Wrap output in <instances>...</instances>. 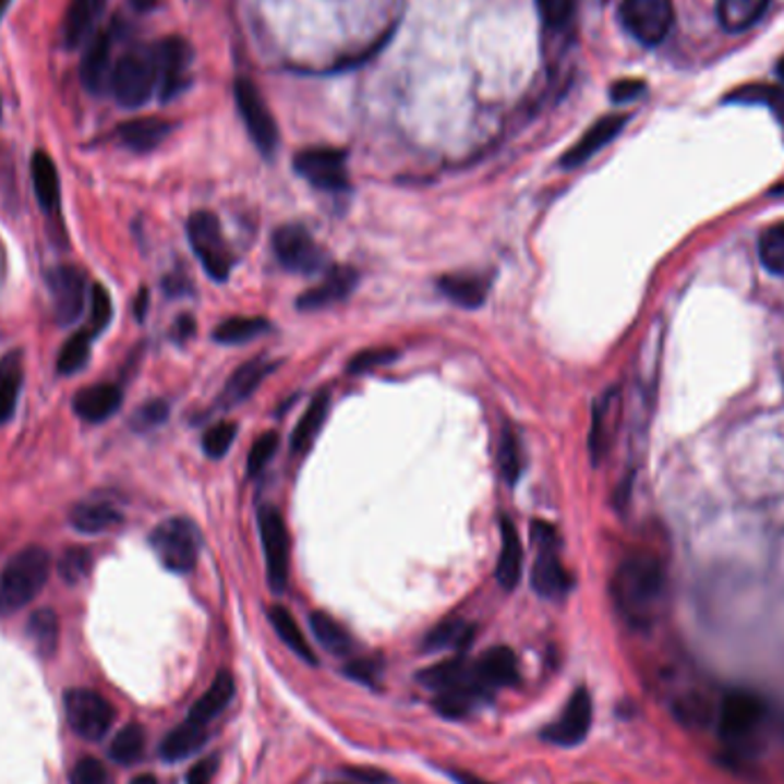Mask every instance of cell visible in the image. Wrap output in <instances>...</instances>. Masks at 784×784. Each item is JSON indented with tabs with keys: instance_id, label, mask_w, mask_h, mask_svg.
I'll use <instances>...</instances> for the list:
<instances>
[{
	"instance_id": "obj_1",
	"label": "cell",
	"mask_w": 784,
	"mask_h": 784,
	"mask_svg": "<svg viewBox=\"0 0 784 784\" xmlns=\"http://www.w3.org/2000/svg\"><path fill=\"white\" fill-rule=\"evenodd\" d=\"M613 601L631 629H649L665 603V571L654 555L626 557L613 576Z\"/></svg>"
},
{
	"instance_id": "obj_2",
	"label": "cell",
	"mask_w": 784,
	"mask_h": 784,
	"mask_svg": "<svg viewBox=\"0 0 784 784\" xmlns=\"http://www.w3.org/2000/svg\"><path fill=\"white\" fill-rule=\"evenodd\" d=\"M51 576V555L41 546H26L10 557L0 574V617L26 608L47 586Z\"/></svg>"
},
{
	"instance_id": "obj_3",
	"label": "cell",
	"mask_w": 784,
	"mask_h": 784,
	"mask_svg": "<svg viewBox=\"0 0 784 784\" xmlns=\"http://www.w3.org/2000/svg\"><path fill=\"white\" fill-rule=\"evenodd\" d=\"M159 83V72L152 51L124 53L110 72L108 89L122 108H141L149 101Z\"/></svg>"
},
{
	"instance_id": "obj_4",
	"label": "cell",
	"mask_w": 784,
	"mask_h": 784,
	"mask_svg": "<svg viewBox=\"0 0 784 784\" xmlns=\"http://www.w3.org/2000/svg\"><path fill=\"white\" fill-rule=\"evenodd\" d=\"M149 546L168 571L191 574L197 565L200 532L193 521L184 517H172L152 530Z\"/></svg>"
},
{
	"instance_id": "obj_5",
	"label": "cell",
	"mask_w": 784,
	"mask_h": 784,
	"mask_svg": "<svg viewBox=\"0 0 784 784\" xmlns=\"http://www.w3.org/2000/svg\"><path fill=\"white\" fill-rule=\"evenodd\" d=\"M186 234L191 241V249L200 264L205 266L207 276L216 282H226L232 274L234 255L230 245L222 237V228L218 218L212 212H195L186 222Z\"/></svg>"
},
{
	"instance_id": "obj_6",
	"label": "cell",
	"mask_w": 784,
	"mask_h": 784,
	"mask_svg": "<svg viewBox=\"0 0 784 784\" xmlns=\"http://www.w3.org/2000/svg\"><path fill=\"white\" fill-rule=\"evenodd\" d=\"M767 719V704L748 690H732L719 707V732L729 748H746Z\"/></svg>"
},
{
	"instance_id": "obj_7",
	"label": "cell",
	"mask_w": 784,
	"mask_h": 784,
	"mask_svg": "<svg viewBox=\"0 0 784 784\" xmlns=\"http://www.w3.org/2000/svg\"><path fill=\"white\" fill-rule=\"evenodd\" d=\"M64 713L70 727L85 738V741H99L113 727L116 709L97 690L72 688L64 692Z\"/></svg>"
},
{
	"instance_id": "obj_8",
	"label": "cell",
	"mask_w": 784,
	"mask_h": 784,
	"mask_svg": "<svg viewBox=\"0 0 784 784\" xmlns=\"http://www.w3.org/2000/svg\"><path fill=\"white\" fill-rule=\"evenodd\" d=\"M272 245L280 266L291 274H319L328 260L322 245L312 239V234L303 226H297V222L278 228L274 232Z\"/></svg>"
},
{
	"instance_id": "obj_9",
	"label": "cell",
	"mask_w": 784,
	"mask_h": 784,
	"mask_svg": "<svg viewBox=\"0 0 784 784\" xmlns=\"http://www.w3.org/2000/svg\"><path fill=\"white\" fill-rule=\"evenodd\" d=\"M262 546L266 557L268 588L282 594L289 582V532L282 514L276 507H262L257 514Z\"/></svg>"
},
{
	"instance_id": "obj_10",
	"label": "cell",
	"mask_w": 784,
	"mask_h": 784,
	"mask_svg": "<svg viewBox=\"0 0 784 784\" xmlns=\"http://www.w3.org/2000/svg\"><path fill=\"white\" fill-rule=\"evenodd\" d=\"M619 19L624 28L629 31L644 47L661 44L675 21V10L670 0H624L619 8Z\"/></svg>"
},
{
	"instance_id": "obj_11",
	"label": "cell",
	"mask_w": 784,
	"mask_h": 784,
	"mask_svg": "<svg viewBox=\"0 0 784 784\" xmlns=\"http://www.w3.org/2000/svg\"><path fill=\"white\" fill-rule=\"evenodd\" d=\"M294 170L319 191L349 189L347 154L335 147H307L294 156Z\"/></svg>"
},
{
	"instance_id": "obj_12",
	"label": "cell",
	"mask_w": 784,
	"mask_h": 784,
	"mask_svg": "<svg viewBox=\"0 0 784 784\" xmlns=\"http://www.w3.org/2000/svg\"><path fill=\"white\" fill-rule=\"evenodd\" d=\"M53 299V317L60 326H72L81 319L87 299V276L74 264L53 266L47 274Z\"/></svg>"
},
{
	"instance_id": "obj_13",
	"label": "cell",
	"mask_w": 784,
	"mask_h": 784,
	"mask_svg": "<svg viewBox=\"0 0 784 784\" xmlns=\"http://www.w3.org/2000/svg\"><path fill=\"white\" fill-rule=\"evenodd\" d=\"M234 99H237L241 120H243L245 129H249L257 149L262 154H274V149L278 145V126H276L272 110H268L262 95L257 93L255 83L249 79H239L234 83Z\"/></svg>"
},
{
	"instance_id": "obj_14",
	"label": "cell",
	"mask_w": 784,
	"mask_h": 784,
	"mask_svg": "<svg viewBox=\"0 0 784 784\" xmlns=\"http://www.w3.org/2000/svg\"><path fill=\"white\" fill-rule=\"evenodd\" d=\"M590 727H592V698L586 688H578L571 692L563 715H559L555 723H551L542 732V736L548 744L574 748L580 741H586Z\"/></svg>"
},
{
	"instance_id": "obj_15",
	"label": "cell",
	"mask_w": 784,
	"mask_h": 784,
	"mask_svg": "<svg viewBox=\"0 0 784 784\" xmlns=\"http://www.w3.org/2000/svg\"><path fill=\"white\" fill-rule=\"evenodd\" d=\"M156 72H159V87L161 97L170 99L177 93H182L186 85V70L191 62V49L182 37H168L156 44L152 49Z\"/></svg>"
},
{
	"instance_id": "obj_16",
	"label": "cell",
	"mask_w": 784,
	"mask_h": 784,
	"mask_svg": "<svg viewBox=\"0 0 784 784\" xmlns=\"http://www.w3.org/2000/svg\"><path fill=\"white\" fill-rule=\"evenodd\" d=\"M358 285V272L351 266H333L317 287H310L297 299V307L303 312L324 310L333 303L345 301Z\"/></svg>"
},
{
	"instance_id": "obj_17",
	"label": "cell",
	"mask_w": 784,
	"mask_h": 784,
	"mask_svg": "<svg viewBox=\"0 0 784 784\" xmlns=\"http://www.w3.org/2000/svg\"><path fill=\"white\" fill-rule=\"evenodd\" d=\"M530 582L536 594L551 601L563 599L571 590V576L557 555V544L540 546V555L534 559Z\"/></svg>"
},
{
	"instance_id": "obj_18",
	"label": "cell",
	"mask_w": 784,
	"mask_h": 784,
	"mask_svg": "<svg viewBox=\"0 0 784 784\" xmlns=\"http://www.w3.org/2000/svg\"><path fill=\"white\" fill-rule=\"evenodd\" d=\"M106 3L108 0H70L62 21V39L67 49H76L93 39Z\"/></svg>"
},
{
	"instance_id": "obj_19",
	"label": "cell",
	"mask_w": 784,
	"mask_h": 784,
	"mask_svg": "<svg viewBox=\"0 0 784 784\" xmlns=\"http://www.w3.org/2000/svg\"><path fill=\"white\" fill-rule=\"evenodd\" d=\"M122 407V388L116 384H95L76 393L72 409L85 422H106Z\"/></svg>"
},
{
	"instance_id": "obj_20",
	"label": "cell",
	"mask_w": 784,
	"mask_h": 784,
	"mask_svg": "<svg viewBox=\"0 0 784 784\" xmlns=\"http://www.w3.org/2000/svg\"><path fill=\"white\" fill-rule=\"evenodd\" d=\"M475 677L486 690L519 684V661L509 647H491L475 663Z\"/></svg>"
},
{
	"instance_id": "obj_21",
	"label": "cell",
	"mask_w": 784,
	"mask_h": 784,
	"mask_svg": "<svg viewBox=\"0 0 784 784\" xmlns=\"http://www.w3.org/2000/svg\"><path fill=\"white\" fill-rule=\"evenodd\" d=\"M626 124V116H608L601 118L599 122H594L582 138L563 156V168H578L582 164H588L596 152H601L611 141H615L619 136V131Z\"/></svg>"
},
{
	"instance_id": "obj_22",
	"label": "cell",
	"mask_w": 784,
	"mask_h": 784,
	"mask_svg": "<svg viewBox=\"0 0 784 784\" xmlns=\"http://www.w3.org/2000/svg\"><path fill=\"white\" fill-rule=\"evenodd\" d=\"M110 51H113V37L110 33L93 35L87 41L83 60H81V81L89 93H99L108 85L110 79Z\"/></svg>"
},
{
	"instance_id": "obj_23",
	"label": "cell",
	"mask_w": 784,
	"mask_h": 784,
	"mask_svg": "<svg viewBox=\"0 0 784 784\" xmlns=\"http://www.w3.org/2000/svg\"><path fill=\"white\" fill-rule=\"evenodd\" d=\"M523 571V546L517 526H514L507 517L500 519V555L496 565V578L500 588L511 592L519 586Z\"/></svg>"
},
{
	"instance_id": "obj_24",
	"label": "cell",
	"mask_w": 784,
	"mask_h": 784,
	"mask_svg": "<svg viewBox=\"0 0 784 784\" xmlns=\"http://www.w3.org/2000/svg\"><path fill=\"white\" fill-rule=\"evenodd\" d=\"M278 367V363L268 361V358L260 355V358H253V361L243 363L226 384V388H222V405L226 407H234V405H241V401L249 399L257 386L262 384V381L272 374L274 370Z\"/></svg>"
},
{
	"instance_id": "obj_25",
	"label": "cell",
	"mask_w": 784,
	"mask_h": 784,
	"mask_svg": "<svg viewBox=\"0 0 784 784\" xmlns=\"http://www.w3.org/2000/svg\"><path fill=\"white\" fill-rule=\"evenodd\" d=\"M170 131L172 124L161 118H138L120 124L118 138L126 149L145 154L159 147L170 136Z\"/></svg>"
},
{
	"instance_id": "obj_26",
	"label": "cell",
	"mask_w": 784,
	"mask_h": 784,
	"mask_svg": "<svg viewBox=\"0 0 784 784\" xmlns=\"http://www.w3.org/2000/svg\"><path fill=\"white\" fill-rule=\"evenodd\" d=\"M122 523V511L106 500H83L70 511V526L81 534H104Z\"/></svg>"
},
{
	"instance_id": "obj_27",
	"label": "cell",
	"mask_w": 784,
	"mask_h": 784,
	"mask_svg": "<svg viewBox=\"0 0 784 784\" xmlns=\"http://www.w3.org/2000/svg\"><path fill=\"white\" fill-rule=\"evenodd\" d=\"M436 287L445 299L466 310L482 307L489 297V280L475 274H447L438 278Z\"/></svg>"
},
{
	"instance_id": "obj_28",
	"label": "cell",
	"mask_w": 784,
	"mask_h": 784,
	"mask_svg": "<svg viewBox=\"0 0 784 784\" xmlns=\"http://www.w3.org/2000/svg\"><path fill=\"white\" fill-rule=\"evenodd\" d=\"M619 409V395L617 390H608L601 395L594 405L592 413V432H590V455L592 463H599L606 457L613 434H615V415Z\"/></svg>"
},
{
	"instance_id": "obj_29",
	"label": "cell",
	"mask_w": 784,
	"mask_h": 784,
	"mask_svg": "<svg viewBox=\"0 0 784 784\" xmlns=\"http://www.w3.org/2000/svg\"><path fill=\"white\" fill-rule=\"evenodd\" d=\"M31 177L39 207L49 216L60 212V174L47 152H35L31 159Z\"/></svg>"
},
{
	"instance_id": "obj_30",
	"label": "cell",
	"mask_w": 784,
	"mask_h": 784,
	"mask_svg": "<svg viewBox=\"0 0 784 784\" xmlns=\"http://www.w3.org/2000/svg\"><path fill=\"white\" fill-rule=\"evenodd\" d=\"M489 696H491V690H486L475 679V682H468V684H461V686H455V688L441 690L436 696V700H434V707L443 715V719L457 721V719H466V715L473 711L478 704L489 700Z\"/></svg>"
},
{
	"instance_id": "obj_31",
	"label": "cell",
	"mask_w": 784,
	"mask_h": 784,
	"mask_svg": "<svg viewBox=\"0 0 784 784\" xmlns=\"http://www.w3.org/2000/svg\"><path fill=\"white\" fill-rule=\"evenodd\" d=\"M21 386H24V355L21 351H10L0 358V424L12 420Z\"/></svg>"
},
{
	"instance_id": "obj_32",
	"label": "cell",
	"mask_w": 784,
	"mask_h": 784,
	"mask_svg": "<svg viewBox=\"0 0 784 784\" xmlns=\"http://www.w3.org/2000/svg\"><path fill=\"white\" fill-rule=\"evenodd\" d=\"M232 698H234V679H232V675H230V672H218V677L207 688L205 696L191 707L189 721L207 727L216 719V715L232 702Z\"/></svg>"
},
{
	"instance_id": "obj_33",
	"label": "cell",
	"mask_w": 784,
	"mask_h": 784,
	"mask_svg": "<svg viewBox=\"0 0 784 784\" xmlns=\"http://www.w3.org/2000/svg\"><path fill=\"white\" fill-rule=\"evenodd\" d=\"M475 665L468 663L466 659L457 656V659H447V661H441L427 670H422L418 675V682L422 686H427L436 692L441 690H447V688H455V686H461V684H468V682H475Z\"/></svg>"
},
{
	"instance_id": "obj_34",
	"label": "cell",
	"mask_w": 784,
	"mask_h": 784,
	"mask_svg": "<svg viewBox=\"0 0 784 784\" xmlns=\"http://www.w3.org/2000/svg\"><path fill=\"white\" fill-rule=\"evenodd\" d=\"M328 407H330V397L326 393H319L315 399L310 401V407L305 409L303 418L297 422V430L291 434V453L294 455H305L310 453V447L315 445L324 422L328 418Z\"/></svg>"
},
{
	"instance_id": "obj_35",
	"label": "cell",
	"mask_w": 784,
	"mask_h": 784,
	"mask_svg": "<svg viewBox=\"0 0 784 784\" xmlns=\"http://www.w3.org/2000/svg\"><path fill=\"white\" fill-rule=\"evenodd\" d=\"M205 741H207V727L186 719L182 725H177L164 738L161 757L166 761H182V759L191 757L193 752H197L200 748H203Z\"/></svg>"
},
{
	"instance_id": "obj_36",
	"label": "cell",
	"mask_w": 784,
	"mask_h": 784,
	"mask_svg": "<svg viewBox=\"0 0 784 784\" xmlns=\"http://www.w3.org/2000/svg\"><path fill=\"white\" fill-rule=\"evenodd\" d=\"M475 638V626L463 619H443L424 636V652H443V649H466Z\"/></svg>"
},
{
	"instance_id": "obj_37",
	"label": "cell",
	"mask_w": 784,
	"mask_h": 784,
	"mask_svg": "<svg viewBox=\"0 0 784 784\" xmlns=\"http://www.w3.org/2000/svg\"><path fill=\"white\" fill-rule=\"evenodd\" d=\"M268 622H272V626L276 629L278 638L294 652L299 659H303L305 663H317L315 659V652H312L310 642L305 640L301 626L297 624L294 615H291L287 608L282 606H272L268 608Z\"/></svg>"
},
{
	"instance_id": "obj_38",
	"label": "cell",
	"mask_w": 784,
	"mask_h": 784,
	"mask_svg": "<svg viewBox=\"0 0 784 784\" xmlns=\"http://www.w3.org/2000/svg\"><path fill=\"white\" fill-rule=\"evenodd\" d=\"M771 0H719V19L729 33L755 26L767 12Z\"/></svg>"
},
{
	"instance_id": "obj_39",
	"label": "cell",
	"mask_w": 784,
	"mask_h": 784,
	"mask_svg": "<svg viewBox=\"0 0 784 784\" xmlns=\"http://www.w3.org/2000/svg\"><path fill=\"white\" fill-rule=\"evenodd\" d=\"M310 629H312V634H315V638L319 640V644L326 649L328 654L347 656L353 649V638L349 636V631L345 629V626L338 619H333L326 613H319V611L312 613L310 615Z\"/></svg>"
},
{
	"instance_id": "obj_40",
	"label": "cell",
	"mask_w": 784,
	"mask_h": 784,
	"mask_svg": "<svg viewBox=\"0 0 784 784\" xmlns=\"http://www.w3.org/2000/svg\"><path fill=\"white\" fill-rule=\"evenodd\" d=\"M26 634L33 640L39 656L51 659L58 649L60 640V622L51 608H39L31 615L26 624Z\"/></svg>"
},
{
	"instance_id": "obj_41",
	"label": "cell",
	"mask_w": 784,
	"mask_h": 784,
	"mask_svg": "<svg viewBox=\"0 0 784 784\" xmlns=\"http://www.w3.org/2000/svg\"><path fill=\"white\" fill-rule=\"evenodd\" d=\"M272 328L264 317H230L214 328V340L218 345H245Z\"/></svg>"
},
{
	"instance_id": "obj_42",
	"label": "cell",
	"mask_w": 784,
	"mask_h": 784,
	"mask_svg": "<svg viewBox=\"0 0 784 784\" xmlns=\"http://www.w3.org/2000/svg\"><path fill=\"white\" fill-rule=\"evenodd\" d=\"M93 340L95 335L89 328H83L79 333H74L70 340H67L58 353L56 361V370L62 376H72L76 372H81L87 361H89V349H93Z\"/></svg>"
},
{
	"instance_id": "obj_43",
	"label": "cell",
	"mask_w": 784,
	"mask_h": 784,
	"mask_svg": "<svg viewBox=\"0 0 784 784\" xmlns=\"http://www.w3.org/2000/svg\"><path fill=\"white\" fill-rule=\"evenodd\" d=\"M108 752H110V759L118 761V764H122V767L136 764V761H141V757L145 752V729L136 723L122 727L116 734Z\"/></svg>"
},
{
	"instance_id": "obj_44",
	"label": "cell",
	"mask_w": 784,
	"mask_h": 784,
	"mask_svg": "<svg viewBox=\"0 0 784 784\" xmlns=\"http://www.w3.org/2000/svg\"><path fill=\"white\" fill-rule=\"evenodd\" d=\"M498 466L500 475L509 486H517L521 473H523V457H521V441L514 432V427L505 424L500 432V445H498Z\"/></svg>"
},
{
	"instance_id": "obj_45",
	"label": "cell",
	"mask_w": 784,
	"mask_h": 784,
	"mask_svg": "<svg viewBox=\"0 0 784 784\" xmlns=\"http://www.w3.org/2000/svg\"><path fill=\"white\" fill-rule=\"evenodd\" d=\"M759 260L767 266V272L784 278V220L761 232Z\"/></svg>"
},
{
	"instance_id": "obj_46",
	"label": "cell",
	"mask_w": 784,
	"mask_h": 784,
	"mask_svg": "<svg viewBox=\"0 0 784 784\" xmlns=\"http://www.w3.org/2000/svg\"><path fill=\"white\" fill-rule=\"evenodd\" d=\"M732 101H746V104H764L773 110V116L784 124V87L773 85H750L741 87Z\"/></svg>"
},
{
	"instance_id": "obj_47",
	"label": "cell",
	"mask_w": 784,
	"mask_h": 784,
	"mask_svg": "<svg viewBox=\"0 0 784 784\" xmlns=\"http://www.w3.org/2000/svg\"><path fill=\"white\" fill-rule=\"evenodd\" d=\"M234 438H237V422L230 420L216 422L203 436V450L209 459H222L230 453Z\"/></svg>"
},
{
	"instance_id": "obj_48",
	"label": "cell",
	"mask_w": 784,
	"mask_h": 784,
	"mask_svg": "<svg viewBox=\"0 0 784 784\" xmlns=\"http://www.w3.org/2000/svg\"><path fill=\"white\" fill-rule=\"evenodd\" d=\"M89 565H93V555L85 548H67L58 559V574L67 582V586H76L87 574Z\"/></svg>"
},
{
	"instance_id": "obj_49",
	"label": "cell",
	"mask_w": 784,
	"mask_h": 784,
	"mask_svg": "<svg viewBox=\"0 0 784 784\" xmlns=\"http://www.w3.org/2000/svg\"><path fill=\"white\" fill-rule=\"evenodd\" d=\"M168 415H170L168 401L152 399V401H145V405L138 407L136 413L131 415V427H133V432H152L156 427H161V424L168 420Z\"/></svg>"
},
{
	"instance_id": "obj_50",
	"label": "cell",
	"mask_w": 784,
	"mask_h": 784,
	"mask_svg": "<svg viewBox=\"0 0 784 784\" xmlns=\"http://www.w3.org/2000/svg\"><path fill=\"white\" fill-rule=\"evenodd\" d=\"M395 358H397V349H393V347H370V349L353 353V358L347 365V372L349 374H365V372H370L374 367L393 363Z\"/></svg>"
},
{
	"instance_id": "obj_51",
	"label": "cell",
	"mask_w": 784,
	"mask_h": 784,
	"mask_svg": "<svg viewBox=\"0 0 784 784\" xmlns=\"http://www.w3.org/2000/svg\"><path fill=\"white\" fill-rule=\"evenodd\" d=\"M278 447H280L278 432H266L253 443L251 455H249V475L251 478L262 473V470L268 466V461H272L274 455L278 453Z\"/></svg>"
},
{
	"instance_id": "obj_52",
	"label": "cell",
	"mask_w": 784,
	"mask_h": 784,
	"mask_svg": "<svg viewBox=\"0 0 784 784\" xmlns=\"http://www.w3.org/2000/svg\"><path fill=\"white\" fill-rule=\"evenodd\" d=\"M89 301H93V319H89V330H93V335L97 338L99 333H104L108 328L110 317H113V303H110V294L99 282L89 287Z\"/></svg>"
},
{
	"instance_id": "obj_53",
	"label": "cell",
	"mask_w": 784,
	"mask_h": 784,
	"mask_svg": "<svg viewBox=\"0 0 784 784\" xmlns=\"http://www.w3.org/2000/svg\"><path fill=\"white\" fill-rule=\"evenodd\" d=\"M70 784H110L108 771L101 764L99 759L95 757H83L76 761V767L72 769L70 775Z\"/></svg>"
},
{
	"instance_id": "obj_54",
	"label": "cell",
	"mask_w": 784,
	"mask_h": 784,
	"mask_svg": "<svg viewBox=\"0 0 784 784\" xmlns=\"http://www.w3.org/2000/svg\"><path fill=\"white\" fill-rule=\"evenodd\" d=\"M548 26H565L574 14V0H534Z\"/></svg>"
},
{
	"instance_id": "obj_55",
	"label": "cell",
	"mask_w": 784,
	"mask_h": 784,
	"mask_svg": "<svg viewBox=\"0 0 784 784\" xmlns=\"http://www.w3.org/2000/svg\"><path fill=\"white\" fill-rule=\"evenodd\" d=\"M216 769H218V757L200 759L197 764L189 771L186 784H212V780L216 775Z\"/></svg>"
},
{
	"instance_id": "obj_56",
	"label": "cell",
	"mask_w": 784,
	"mask_h": 784,
	"mask_svg": "<svg viewBox=\"0 0 784 784\" xmlns=\"http://www.w3.org/2000/svg\"><path fill=\"white\" fill-rule=\"evenodd\" d=\"M644 89V83L642 81H636V79H626V81H619L611 87V97L613 101L617 104H624V101H631L636 99L640 93Z\"/></svg>"
},
{
	"instance_id": "obj_57",
	"label": "cell",
	"mask_w": 784,
	"mask_h": 784,
	"mask_svg": "<svg viewBox=\"0 0 784 784\" xmlns=\"http://www.w3.org/2000/svg\"><path fill=\"white\" fill-rule=\"evenodd\" d=\"M347 675H349L351 679H358V682L374 684V679H376V663H374V661L358 659V661H353V663L347 665Z\"/></svg>"
},
{
	"instance_id": "obj_58",
	"label": "cell",
	"mask_w": 784,
	"mask_h": 784,
	"mask_svg": "<svg viewBox=\"0 0 784 784\" xmlns=\"http://www.w3.org/2000/svg\"><path fill=\"white\" fill-rule=\"evenodd\" d=\"M164 289L168 297H184V294H191V280L182 274H174V276H168L164 280Z\"/></svg>"
},
{
	"instance_id": "obj_59",
	"label": "cell",
	"mask_w": 784,
	"mask_h": 784,
	"mask_svg": "<svg viewBox=\"0 0 784 784\" xmlns=\"http://www.w3.org/2000/svg\"><path fill=\"white\" fill-rule=\"evenodd\" d=\"M193 333H195V319L191 315H182L172 328V338L177 342H186L189 338H193Z\"/></svg>"
},
{
	"instance_id": "obj_60",
	"label": "cell",
	"mask_w": 784,
	"mask_h": 784,
	"mask_svg": "<svg viewBox=\"0 0 784 784\" xmlns=\"http://www.w3.org/2000/svg\"><path fill=\"white\" fill-rule=\"evenodd\" d=\"M453 777L459 782V784H491V782H486V780H482V777H478V775H473V773H453Z\"/></svg>"
},
{
	"instance_id": "obj_61",
	"label": "cell",
	"mask_w": 784,
	"mask_h": 784,
	"mask_svg": "<svg viewBox=\"0 0 784 784\" xmlns=\"http://www.w3.org/2000/svg\"><path fill=\"white\" fill-rule=\"evenodd\" d=\"M145 312H147V289H141V294L136 299V317H138V322L145 319Z\"/></svg>"
},
{
	"instance_id": "obj_62",
	"label": "cell",
	"mask_w": 784,
	"mask_h": 784,
	"mask_svg": "<svg viewBox=\"0 0 784 784\" xmlns=\"http://www.w3.org/2000/svg\"><path fill=\"white\" fill-rule=\"evenodd\" d=\"M131 784H159V782H156V777L154 775H138V777H133L131 780Z\"/></svg>"
},
{
	"instance_id": "obj_63",
	"label": "cell",
	"mask_w": 784,
	"mask_h": 784,
	"mask_svg": "<svg viewBox=\"0 0 784 784\" xmlns=\"http://www.w3.org/2000/svg\"><path fill=\"white\" fill-rule=\"evenodd\" d=\"M10 3H12V0H0V19H3V14H5V10H8Z\"/></svg>"
},
{
	"instance_id": "obj_64",
	"label": "cell",
	"mask_w": 784,
	"mask_h": 784,
	"mask_svg": "<svg viewBox=\"0 0 784 784\" xmlns=\"http://www.w3.org/2000/svg\"><path fill=\"white\" fill-rule=\"evenodd\" d=\"M777 76L784 81V56H782L780 62H777Z\"/></svg>"
}]
</instances>
